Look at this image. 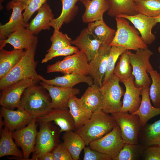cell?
Here are the masks:
<instances>
[{"mask_svg":"<svg viewBox=\"0 0 160 160\" xmlns=\"http://www.w3.org/2000/svg\"><path fill=\"white\" fill-rule=\"evenodd\" d=\"M38 41L26 52L19 63L4 77L0 79V89L1 90L20 80L31 79L40 82L36 71L38 62L35 56Z\"/></svg>","mask_w":160,"mask_h":160,"instance_id":"1","label":"cell"},{"mask_svg":"<svg viewBox=\"0 0 160 160\" xmlns=\"http://www.w3.org/2000/svg\"><path fill=\"white\" fill-rule=\"evenodd\" d=\"M43 86L37 84L27 88L21 97L20 107L34 118L43 116L52 109L49 94Z\"/></svg>","mask_w":160,"mask_h":160,"instance_id":"2","label":"cell"},{"mask_svg":"<svg viewBox=\"0 0 160 160\" xmlns=\"http://www.w3.org/2000/svg\"><path fill=\"white\" fill-rule=\"evenodd\" d=\"M118 124L111 116L103 110L92 113L88 121L76 132L84 140L86 145L110 132Z\"/></svg>","mask_w":160,"mask_h":160,"instance_id":"3","label":"cell"},{"mask_svg":"<svg viewBox=\"0 0 160 160\" xmlns=\"http://www.w3.org/2000/svg\"><path fill=\"white\" fill-rule=\"evenodd\" d=\"M117 30L111 46L122 47L127 50L136 51L148 48L136 28L130 25L126 19L122 17H115Z\"/></svg>","mask_w":160,"mask_h":160,"instance_id":"4","label":"cell"},{"mask_svg":"<svg viewBox=\"0 0 160 160\" xmlns=\"http://www.w3.org/2000/svg\"><path fill=\"white\" fill-rule=\"evenodd\" d=\"M132 75L135 77V84L137 87L150 86L152 81L148 71L154 70L150 62L153 53L148 48L136 51L135 53L128 50Z\"/></svg>","mask_w":160,"mask_h":160,"instance_id":"5","label":"cell"},{"mask_svg":"<svg viewBox=\"0 0 160 160\" xmlns=\"http://www.w3.org/2000/svg\"><path fill=\"white\" fill-rule=\"evenodd\" d=\"M89 61L85 54L81 51L66 56L63 60L49 65L47 72H60L64 74L74 73L89 75Z\"/></svg>","mask_w":160,"mask_h":160,"instance_id":"6","label":"cell"},{"mask_svg":"<svg viewBox=\"0 0 160 160\" xmlns=\"http://www.w3.org/2000/svg\"><path fill=\"white\" fill-rule=\"evenodd\" d=\"M120 79L115 75L100 87L103 100L102 110L108 113L119 112L123 104L121 101L125 92L119 84Z\"/></svg>","mask_w":160,"mask_h":160,"instance_id":"7","label":"cell"},{"mask_svg":"<svg viewBox=\"0 0 160 160\" xmlns=\"http://www.w3.org/2000/svg\"><path fill=\"white\" fill-rule=\"evenodd\" d=\"M39 123L40 128L36 135L34 151L29 160H37L41 155L52 152L59 143L60 130H58L51 122Z\"/></svg>","mask_w":160,"mask_h":160,"instance_id":"8","label":"cell"},{"mask_svg":"<svg viewBox=\"0 0 160 160\" xmlns=\"http://www.w3.org/2000/svg\"><path fill=\"white\" fill-rule=\"evenodd\" d=\"M119 126L125 143H139V136L143 127L140 118L136 114L118 112L111 114Z\"/></svg>","mask_w":160,"mask_h":160,"instance_id":"9","label":"cell"},{"mask_svg":"<svg viewBox=\"0 0 160 160\" xmlns=\"http://www.w3.org/2000/svg\"><path fill=\"white\" fill-rule=\"evenodd\" d=\"M124 143L120 128L117 124L110 132L92 142L89 145L92 149L108 155L112 160L122 149Z\"/></svg>","mask_w":160,"mask_h":160,"instance_id":"10","label":"cell"},{"mask_svg":"<svg viewBox=\"0 0 160 160\" xmlns=\"http://www.w3.org/2000/svg\"><path fill=\"white\" fill-rule=\"evenodd\" d=\"M38 83L31 79H26L15 82L3 89L1 90L0 105L11 110L18 108L25 90Z\"/></svg>","mask_w":160,"mask_h":160,"instance_id":"11","label":"cell"},{"mask_svg":"<svg viewBox=\"0 0 160 160\" xmlns=\"http://www.w3.org/2000/svg\"><path fill=\"white\" fill-rule=\"evenodd\" d=\"M34 118L27 111L19 107L16 110L1 106L0 118V130L4 125L11 132L23 128L28 125Z\"/></svg>","mask_w":160,"mask_h":160,"instance_id":"12","label":"cell"},{"mask_svg":"<svg viewBox=\"0 0 160 160\" xmlns=\"http://www.w3.org/2000/svg\"><path fill=\"white\" fill-rule=\"evenodd\" d=\"M37 118H34L25 127L12 132L13 139L23 151V160H29L30 155L34 151L37 132Z\"/></svg>","mask_w":160,"mask_h":160,"instance_id":"13","label":"cell"},{"mask_svg":"<svg viewBox=\"0 0 160 160\" xmlns=\"http://www.w3.org/2000/svg\"><path fill=\"white\" fill-rule=\"evenodd\" d=\"M6 8L9 10L12 9V12L9 21L4 25H0V41L7 39L19 28H28L29 25V23L24 20L22 13L24 9L21 4L11 0L6 5Z\"/></svg>","mask_w":160,"mask_h":160,"instance_id":"14","label":"cell"},{"mask_svg":"<svg viewBox=\"0 0 160 160\" xmlns=\"http://www.w3.org/2000/svg\"><path fill=\"white\" fill-rule=\"evenodd\" d=\"M135 77L132 75L125 79L120 80L124 85L126 90L124 95L122 106L119 112L133 113L139 108L141 101L140 97L142 87H137L135 84Z\"/></svg>","mask_w":160,"mask_h":160,"instance_id":"15","label":"cell"},{"mask_svg":"<svg viewBox=\"0 0 160 160\" xmlns=\"http://www.w3.org/2000/svg\"><path fill=\"white\" fill-rule=\"evenodd\" d=\"M111 47L109 45L101 44L95 56L89 62V75L92 77L94 84L100 87L102 85V79L106 71Z\"/></svg>","mask_w":160,"mask_h":160,"instance_id":"16","label":"cell"},{"mask_svg":"<svg viewBox=\"0 0 160 160\" xmlns=\"http://www.w3.org/2000/svg\"><path fill=\"white\" fill-rule=\"evenodd\" d=\"M39 83L48 91L51 98L52 109H68V103L70 98L80 93V89L77 88L49 85L41 81Z\"/></svg>","mask_w":160,"mask_h":160,"instance_id":"17","label":"cell"},{"mask_svg":"<svg viewBox=\"0 0 160 160\" xmlns=\"http://www.w3.org/2000/svg\"><path fill=\"white\" fill-rule=\"evenodd\" d=\"M38 41L37 36L33 34L28 28L21 27L10 34L6 39L0 41V49L7 44L12 45L15 49H25L31 48Z\"/></svg>","mask_w":160,"mask_h":160,"instance_id":"18","label":"cell"},{"mask_svg":"<svg viewBox=\"0 0 160 160\" xmlns=\"http://www.w3.org/2000/svg\"><path fill=\"white\" fill-rule=\"evenodd\" d=\"M117 16L123 17L130 21L139 31L141 38L147 45L151 44L155 40L156 37L151 32L157 23L154 17L140 13L132 16L121 14Z\"/></svg>","mask_w":160,"mask_h":160,"instance_id":"19","label":"cell"},{"mask_svg":"<svg viewBox=\"0 0 160 160\" xmlns=\"http://www.w3.org/2000/svg\"><path fill=\"white\" fill-rule=\"evenodd\" d=\"M37 121L38 123L54 121L60 127V133L75 129L74 120L68 109H52L47 114L37 118Z\"/></svg>","mask_w":160,"mask_h":160,"instance_id":"20","label":"cell"},{"mask_svg":"<svg viewBox=\"0 0 160 160\" xmlns=\"http://www.w3.org/2000/svg\"><path fill=\"white\" fill-rule=\"evenodd\" d=\"M81 2L85 8L82 17L84 23L103 20L104 14L110 8L108 0H82Z\"/></svg>","mask_w":160,"mask_h":160,"instance_id":"21","label":"cell"},{"mask_svg":"<svg viewBox=\"0 0 160 160\" xmlns=\"http://www.w3.org/2000/svg\"><path fill=\"white\" fill-rule=\"evenodd\" d=\"M39 77L40 81L44 84L60 87L72 88L80 83H85L89 86L94 83L93 79L91 76L74 73L64 74L51 79H46L40 75H39Z\"/></svg>","mask_w":160,"mask_h":160,"instance_id":"22","label":"cell"},{"mask_svg":"<svg viewBox=\"0 0 160 160\" xmlns=\"http://www.w3.org/2000/svg\"><path fill=\"white\" fill-rule=\"evenodd\" d=\"M90 36L85 28L72 41V44L75 45L80 51L85 54L89 62L95 56L101 44L100 41L94 38L91 39Z\"/></svg>","mask_w":160,"mask_h":160,"instance_id":"23","label":"cell"},{"mask_svg":"<svg viewBox=\"0 0 160 160\" xmlns=\"http://www.w3.org/2000/svg\"><path fill=\"white\" fill-rule=\"evenodd\" d=\"M68 106L74 120L75 129L85 124L92 115V113L84 104L81 98H78L76 95L70 98Z\"/></svg>","mask_w":160,"mask_h":160,"instance_id":"24","label":"cell"},{"mask_svg":"<svg viewBox=\"0 0 160 160\" xmlns=\"http://www.w3.org/2000/svg\"><path fill=\"white\" fill-rule=\"evenodd\" d=\"M37 12V15L29 23L28 27L34 35L38 34L43 30H49L50 22L54 18L52 10L47 2Z\"/></svg>","mask_w":160,"mask_h":160,"instance_id":"25","label":"cell"},{"mask_svg":"<svg viewBox=\"0 0 160 160\" xmlns=\"http://www.w3.org/2000/svg\"><path fill=\"white\" fill-rule=\"evenodd\" d=\"M0 157L7 156L10 159L23 160V152L19 149L14 142L12 132L6 126L0 130Z\"/></svg>","mask_w":160,"mask_h":160,"instance_id":"26","label":"cell"},{"mask_svg":"<svg viewBox=\"0 0 160 160\" xmlns=\"http://www.w3.org/2000/svg\"><path fill=\"white\" fill-rule=\"evenodd\" d=\"M150 87L147 86L142 87L140 106L136 111L132 113L139 116L143 127L150 119L160 114V107L155 108L151 104L149 94Z\"/></svg>","mask_w":160,"mask_h":160,"instance_id":"27","label":"cell"},{"mask_svg":"<svg viewBox=\"0 0 160 160\" xmlns=\"http://www.w3.org/2000/svg\"><path fill=\"white\" fill-rule=\"evenodd\" d=\"M86 28L91 36L103 45H109L112 41L116 31L108 26L103 20L88 23Z\"/></svg>","mask_w":160,"mask_h":160,"instance_id":"28","label":"cell"},{"mask_svg":"<svg viewBox=\"0 0 160 160\" xmlns=\"http://www.w3.org/2000/svg\"><path fill=\"white\" fill-rule=\"evenodd\" d=\"M24 49L9 51L0 49V79L6 76L20 60L25 53Z\"/></svg>","mask_w":160,"mask_h":160,"instance_id":"29","label":"cell"},{"mask_svg":"<svg viewBox=\"0 0 160 160\" xmlns=\"http://www.w3.org/2000/svg\"><path fill=\"white\" fill-rule=\"evenodd\" d=\"M62 138L63 143L73 160L80 159L79 156L82 150L86 145L80 136L73 131L65 132Z\"/></svg>","mask_w":160,"mask_h":160,"instance_id":"30","label":"cell"},{"mask_svg":"<svg viewBox=\"0 0 160 160\" xmlns=\"http://www.w3.org/2000/svg\"><path fill=\"white\" fill-rule=\"evenodd\" d=\"M100 88L94 84L89 86L81 98L84 104L92 113L102 110V97Z\"/></svg>","mask_w":160,"mask_h":160,"instance_id":"31","label":"cell"},{"mask_svg":"<svg viewBox=\"0 0 160 160\" xmlns=\"http://www.w3.org/2000/svg\"><path fill=\"white\" fill-rule=\"evenodd\" d=\"M110 8L108 14L111 17L123 14L128 16L138 14L133 0H108Z\"/></svg>","mask_w":160,"mask_h":160,"instance_id":"32","label":"cell"},{"mask_svg":"<svg viewBox=\"0 0 160 160\" xmlns=\"http://www.w3.org/2000/svg\"><path fill=\"white\" fill-rule=\"evenodd\" d=\"M62 4V10L59 17L54 18L50 23V25L54 30H59L63 24L69 23L72 19V13L78 8L76 5L78 1L82 0H60Z\"/></svg>","mask_w":160,"mask_h":160,"instance_id":"33","label":"cell"},{"mask_svg":"<svg viewBox=\"0 0 160 160\" xmlns=\"http://www.w3.org/2000/svg\"><path fill=\"white\" fill-rule=\"evenodd\" d=\"M140 143L146 147L154 145H160V119L154 123L146 124L140 132Z\"/></svg>","mask_w":160,"mask_h":160,"instance_id":"34","label":"cell"},{"mask_svg":"<svg viewBox=\"0 0 160 160\" xmlns=\"http://www.w3.org/2000/svg\"><path fill=\"white\" fill-rule=\"evenodd\" d=\"M146 147L140 143L137 144L125 143L122 149L112 160H139Z\"/></svg>","mask_w":160,"mask_h":160,"instance_id":"35","label":"cell"},{"mask_svg":"<svg viewBox=\"0 0 160 160\" xmlns=\"http://www.w3.org/2000/svg\"><path fill=\"white\" fill-rule=\"evenodd\" d=\"M138 13L153 17L160 15V0H136Z\"/></svg>","mask_w":160,"mask_h":160,"instance_id":"36","label":"cell"},{"mask_svg":"<svg viewBox=\"0 0 160 160\" xmlns=\"http://www.w3.org/2000/svg\"><path fill=\"white\" fill-rule=\"evenodd\" d=\"M132 71L128 50H126L120 55L119 61L115 68L114 74L121 80L131 76Z\"/></svg>","mask_w":160,"mask_h":160,"instance_id":"37","label":"cell"},{"mask_svg":"<svg viewBox=\"0 0 160 160\" xmlns=\"http://www.w3.org/2000/svg\"><path fill=\"white\" fill-rule=\"evenodd\" d=\"M152 82L149 87V94L153 106L160 107V73L154 70L148 72Z\"/></svg>","mask_w":160,"mask_h":160,"instance_id":"38","label":"cell"},{"mask_svg":"<svg viewBox=\"0 0 160 160\" xmlns=\"http://www.w3.org/2000/svg\"><path fill=\"white\" fill-rule=\"evenodd\" d=\"M127 50L124 48L116 46H111L108 58L107 69L102 85L105 84L114 74L116 62L121 54Z\"/></svg>","mask_w":160,"mask_h":160,"instance_id":"39","label":"cell"},{"mask_svg":"<svg viewBox=\"0 0 160 160\" xmlns=\"http://www.w3.org/2000/svg\"><path fill=\"white\" fill-rule=\"evenodd\" d=\"M50 40L52 45L47 51L50 52L71 46L72 40L67 34L63 33L59 30H54Z\"/></svg>","mask_w":160,"mask_h":160,"instance_id":"40","label":"cell"},{"mask_svg":"<svg viewBox=\"0 0 160 160\" xmlns=\"http://www.w3.org/2000/svg\"><path fill=\"white\" fill-rule=\"evenodd\" d=\"M47 0H13L21 4L23 7V15L25 22L28 23L33 14L46 2Z\"/></svg>","mask_w":160,"mask_h":160,"instance_id":"41","label":"cell"},{"mask_svg":"<svg viewBox=\"0 0 160 160\" xmlns=\"http://www.w3.org/2000/svg\"><path fill=\"white\" fill-rule=\"evenodd\" d=\"M79 50L76 47L72 46L66 47L54 52H48L42 60V63L47 62L53 58L60 56H67L76 53Z\"/></svg>","mask_w":160,"mask_h":160,"instance_id":"42","label":"cell"},{"mask_svg":"<svg viewBox=\"0 0 160 160\" xmlns=\"http://www.w3.org/2000/svg\"><path fill=\"white\" fill-rule=\"evenodd\" d=\"M84 160H111V158L105 154L92 149L89 146L84 149Z\"/></svg>","mask_w":160,"mask_h":160,"instance_id":"43","label":"cell"},{"mask_svg":"<svg viewBox=\"0 0 160 160\" xmlns=\"http://www.w3.org/2000/svg\"><path fill=\"white\" fill-rule=\"evenodd\" d=\"M141 159L144 160H160V146L152 145L144 149Z\"/></svg>","mask_w":160,"mask_h":160,"instance_id":"44","label":"cell"},{"mask_svg":"<svg viewBox=\"0 0 160 160\" xmlns=\"http://www.w3.org/2000/svg\"><path fill=\"white\" fill-rule=\"evenodd\" d=\"M52 152L54 160H73L63 143H59Z\"/></svg>","mask_w":160,"mask_h":160,"instance_id":"45","label":"cell"},{"mask_svg":"<svg viewBox=\"0 0 160 160\" xmlns=\"http://www.w3.org/2000/svg\"><path fill=\"white\" fill-rule=\"evenodd\" d=\"M37 160H54V159L52 152H49L39 156Z\"/></svg>","mask_w":160,"mask_h":160,"instance_id":"46","label":"cell"},{"mask_svg":"<svg viewBox=\"0 0 160 160\" xmlns=\"http://www.w3.org/2000/svg\"><path fill=\"white\" fill-rule=\"evenodd\" d=\"M4 1V0H0V9L1 10H2L3 9V7L2 5V3Z\"/></svg>","mask_w":160,"mask_h":160,"instance_id":"47","label":"cell"},{"mask_svg":"<svg viewBox=\"0 0 160 160\" xmlns=\"http://www.w3.org/2000/svg\"><path fill=\"white\" fill-rule=\"evenodd\" d=\"M154 18L157 23H160V15L158 17H155Z\"/></svg>","mask_w":160,"mask_h":160,"instance_id":"48","label":"cell"},{"mask_svg":"<svg viewBox=\"0 0 160 160\" xmlns=\"http://www.w3.org/2000/svg\"><path fill=\"white\" fill-rule=\"evenodd\" d=\"M158 51H159V52L160 53V46L159 47L158 49ZM159 68L160 69V66L159 67Z\"/></svg>","mask_w":160,"mask_h":160,"instance_id":"49","label":"cell"},{"mask_svg":"<svg viewBox=\"0 0 160 160\" xmlns=\"http://www.w3.org/2000/svg\"><path fill=\"white\" fill-rule=\"evenodd\" d=\"M134 0V1H135V0Z\"/></svg>","mask_w":160,"mask_h":160,"instance_id":"50","label":"cell"},{"mask_svg":"<svg viewBox=\"0 0 160 160\" xmlns=\"http://www.w3.org/2000/svg\"></svg>","mask_w":160,"mask_h":160,"instance_id":"51","label":"cell"},{"mask_svg":"<svg viewBox=\"0 0 160 160\" xmlns=\"http://www.w3.org/2000/svg\"></svg>","mask_w":160,"mask_h":160,"instance_id":"52","label":"cell"}]
</instances>
